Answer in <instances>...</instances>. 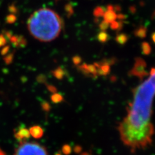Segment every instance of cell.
Here are the masks:
<instances>
[{
    "label": "cell",
    "instance_id": "21",
    "mask_svg": "<svg viewBox=\"0 0 155 155\" xmlns=\"http://www.w3.org/2000/svg\"><path fill=\"white\" fill-rule=\"evenodd\" d=\"M17 20V17L15 15V14H8V15L5 18V21L8 24H12L14 23H15Z\"/></svg>",
    "mask_w": 155,
    "mask_h": 155
},
{
    "label": "cell",
    "instance_id": "11",
    "mask_svg": "<svg viewBox=\"0 0 155 155\" xmlns=\"http://www.w3.org/2000/svg\"><path fill=\"white\" fill-rule=\"evenodd\" d=\"M52 74L56 79L61 80L64 78V76L65 74V71H64V69H63V68L58 67L56 69L53 70L52 71Z\"/></svg>",
    "mask_w": 155,
    "mask_h": 155
},
{
    "label": "cell",
    "instance_id": "18",
    "mask_svg": "<svg viewBox=\"0 0 155 155\" xmlns=\"http://www.w3.org/2000/svg\"><path fill=\"white\" fill-rule=\"evenodd\" d=\"M51 100L54 104H59L64 100V97L59 93H54L51 96Z\"/></svg>",
    "mask_w": 155,
    "mask_h": 155
},
{
    "label": "cell",
    "instance_id": "32",
    "mask_svg": "<svg viewBox=\"0 0 155 155\" xmlns=\"http://www.w3.org/2000/svg\"><path fill=\"white\" fill-rule=\"evenodd\" d=\"M7 43V39L3 35H0V47L5 46Z\"/></svg>",
    "mask_w": 155,
    "mask_h": 155
},
{
    "label": "cell",
    "instance_id": "29",
    "mask_svg": "<svg viewBox=\"0 0 155 155\" xmlns=\"http://www.w3.org/2000/svg\"><path fill=\"white\" fill-rule=\"evenodd\" d=\"M37 81L40 84H46L47 77L44 74H40L37 76Z\"/></svg>",
    "mask_w": 155,
    "mask_h": 155
},
{
    "label": "cell",
    "instance_id": "1",
    "mask_svg": "<svg viewBox=\"0 0 155 155\" xmlns=\"http://www.w3.org/2000/svg\"><path fill=\"white\" fill-rule=\"evenodd\" d=\"M155 86L149 78L133 89V100L127 107L124 120L136 129H142L151 123Z\"/></svg>",
    "mask_w": 155,
    "mask_h": 155
},
{
    "label": "cell",
    "instance_id": "2",
    "mask_svg": "<svg viewBox=\"0 0 155 155\" xmlns=\"http://www.w3.org/2000/svg\"><path fill=\"white\" fill-rule=\"evenodd\" d=\"M63 21L58 14L49 8H40L34 12L27 21L31 35L36 40L49 42L59 36Z\"/></svg>",
    "mask_w": 155,
    "mask_h": 155
},
{
    "label": "cell",
    "instance_id": "40",
    "mask_svg": "<svg viewBox=\"0 0 155 155\" xmlns=\"http://www.w3.org/2000/svg\"><path fill=\"white\" fill-rule=\"evenodd\" d=\"M80 155H92V154L88 152H84L83 153H81Z\"/></svg>",
    "mask_w": 155,
    "mask_h": 155
},
{
    "label": "cell",
    "instance_id": "12",
    "mask_svg": "<svg viewBox=\"0 0 155 155\" xmlns=\"http://www.w3.org/2000/svg\"><path fill=\"white\" fill-rule=\"evenodd\" d=\"M129 40V36L124 33H121L119 35H117V36L115 38V40L116 43H118V44L121 45H125L126 43Z\"/></svg>",
    "mask_w": 155,
    "mask_h": 155
},
{
    "label": "cell",
    "instance_id": "39",
    "mask_svg": "<svg viewBox=\"0 0 155 155\" xmlns=\"http://www.w3.org/2000/svg\"><path fill=\"white\" fill-rule=\"evenodd\" d=\"M151 38H152V40H153V42L155 43V32H154L152 34Z\"/></svg>",
    "mask_w": 155,
    "mask_h": 155
},
{
    "label": "cell",
    "instance_id": "43",
    "mask_svg": "<svg viewBox=\"0 0 155 155\" xmlns=\"http://www.w3.org/2000/svg\"><path fill=\"white\" fill-rule=\"evenodd\" d=\"M54 155H62L60 153H56Z\"/></svg>",
    "mask_w": 155,
    "mask_h": 155
},
{
    "label": "cell",
    "instance_id": "17",
    "mask_svg": "<svg viewBox=\"0 0 155 155\" xmlns=\"http://www.w3.org/2000/svg\"><path fill=\"white\" fill-rule=\"evenodd\" d=\"M105 14V8L102 7H96L93 11V15L96 18H99L100 17H104Z\"/></svg>",
    "mask_w": 155,
    "mask_h": 155
},
{
    "label": "cell",
    "instance_id": "8",
    "mask_svg": "<svg viewBox=\"0 0 155 155\" xmlns=\"http://www.w3.org/2000/svg\"><path fill=\"white\" fill-rule=\"evenodd\" d=\"M29 133L32 137L35 139H40L43 137V129L39 125H35L32 126L30 129H29Z\"/></svg>",
    "mask_w": 155,
    "mask_h": 155
},
{
    "label": "cell",
    "instance_id": "35",
    "mask_svg": "<svg viewBox=\"0 0 155 155\" xmlns=\"http://www.w3.org/2000/svg\"><path fill=\"white\" fill-rule=\"evenodd\" d=\"M127 18V16L123 14H118L117 15V17H116V18H118L120 21H124V19H125Z\"/></svg>",
    "mask_w": 155,
    "mask_h": 155
},
{
    "label": "cell",
    "instance_id": "5",
    "mask_svg": "<svg viewBox=\"0 0 155 155\" xmlns=\"http://www.w3.org/2000/svg\"><path fill=\"white\" fill-rule=\"evenodd\" d=\"M147 64L142 58L137 57L134 59V64L131 70L129 71V75L130 76H135L142 80L144 77L148 75L146 71Z\"/></svg>",
    "mask_w": 155,
    "mask_h": 155
},
{
    "label": "cell",
    "instance_id": "27",
    "mask_svg": "<svg viewBox=\"0 0 155 155\" xmlns=\"http://www.w3.org/2000/svg\"><path fill=\"white\" fill-rule=\"evenodd\" d=\"M8 11L9 12H11L12 14H16L18 12V10L16 6L14 4H12V5H11L8 6Z\"/></svg>",
    "mask_w": 155,
    "mask_h": 155
},
{
    "label": "cell",
    "instance_id": "7",
    "mask_svg": "<svg viewBox=\"0 0 155 155\" xmlns=\"http://www.w3.org/2000/svg\"><path fill=\"white\" fill-rule=\"evenodd\" d=\"M14 137L16 140L21 143L25 142L26 140L30 138L31 134L28 129L24 127H19L14 133Z\"/></svg>",
    "mask_w": 155,
    "mask_h": 155
},
{
    "label": "cell",
    "instance_id": "42",
    "mask_svg": "<svg viewBox=\"0 0 155 155\" xmlns=\"http://www.w3.org/2000/svg\"><path fill=\"white\" fill-rule=\"evenodd\" d=\"M153 18H155V11L153 14Z\"/></svg>",
    "mask_w": 155,
    "mask_h": 155
},
{
    "label": "cell",
    "instance_id": "41",
    "mask_svg": "<svg viewBox=\"0 0 155 155\" xmlns=\"http://www.w3.org/2000/svg\"><path fill=\"white\" fill-rule=\"evenodd\" d=\"M0 155H6L1 149H0Z\"/></svg>",
    "mask_w": 155,
    "mask_h": 155
},
{
    "label": "cell",
    "instance_id": "26",
    "mask_svg": "<svg viewBox=\"0 0 155 155\" xmlns=\"http://www.w3.org/2000/svg\"><path fill=\"white\" fill-rule=\"evenodd\" d=\"M72 62H73V64L76 66L80 65V64H81V61H82L81 58L80 56H78V55L72 57Z\"/></svg>",
    "mask_w": 155,
    "mask_h": 155
},
{
    "label": "cell",
    "instance_id": "38",
    "mask_svg": "<svg viewBox=\"0 0 155 155\" xmlns=\"http://www.w3.org/2000/svg\"><path fill=\"white\" fill-rule=\"evenodd\" d=\"M107 11H114V6L112 5H108L107 6Z\"/></svg>",
    "mask_w": 155,
    "mask_h": 155
},
{
    "label": "cell",
    "instance_id": "36",
    "mask_svg": "<svg viewBox=\"0 0 155 155\" xmlns=\"http://www.w3.org/2000/svg\"><path fill=\"white\" fill-rule=\"evenodd\" d=\"M121 11H122V7H121L120 5H116L114 6V11L116 12H121Z\"/></svg>",
    "mask_w": 155,
    "mask_h": 155
},
{
    "label": "cell",
    "instance_id": "28",
    "mask_svg": "<svg viewBox=\"0 0 155 155\" xmlns=\"http://www.w3.org/2000/svg\"><path fill=\"white\" fill-rule=\"evenodd\" d=\"M149 79L151 80V81L155 86V68H152L151 72H150V76Z\"/></svg>",
    "mask_w": 155,
    "mask_h": 155
},
{
    "label": "cell",
    "instance_id": "19",
    "mask_svg": "<svg viewBox=\"0 0 155 155\" xmlns=\"http://www.w3.org/2000/svg\"><path fill=\"white\" fill-rule=\"evenodd\" d=\"M65 11L67 14V16L70 18L71 16L73 15L74 14V8L73 6L72 5L71 3H67L65 5Z\"/></svg>",
    "mask_w": 155,
    "mask_h": 155
},
{
    "label": "cell",
    "instance_id": "6",
    "mask_svg": "<svg viewBox=\"0 0 155 155\" xmlns=\"http://www.w3.org/2000/svg\"><path fill=\"white\" fill-rule=\"evenodd\" d=\"M77 69L87 77L92 78H96L98 77L96 68L94 64H87L84 63L82 65L77 66Z\"/></svg>",
    "mask_w": 155,
    "mask_h": 155
},
{
    "label": "cell",
    "instance_id": "24",
    "mask_svg": "<svg viewBox=\"0 0 155 155\" xmlns=\"http://www.w3.org/2000/svg\"><path fill=\"white\" fill-rule=\"evenodd\" d=\"M41 106L42 109L44 111H45V112H48V111H49L51 109L50 104H48L47 101H42L41 104Z\"/></svg>",
    "mask_w": 155,
    "mask_h": 155
},
{
    "label": "cell",
    "instance_id": "15",
    "mask_svg": "<svg viewBox=\"0 0 155 155\" xmlns=\"http://www.w3.org/2000/svg\"><path fill=\"white\" fill-rule=\"evenodd\" d=\"M141 47H142V52L143 54L149 55L151 54V45H150L149 43H147L146 41L142 42V45H141Z\"/></svg>",
    "mask_w": 155,
    "mask_h": 155
},
{
    "label": "cell",
    "instance_id": "9",
    "mask_svg": "<svg viewBox=\"0 0 155 155\" xmlns=\"http://www.w3.org/2000/svg\"><path fill=\"white\" fill-rule=\"evenodd\" d=\"M147 32V27L141 25L139 27H138L136 30H134V35L135 36L143 39L146 37Z\"/></svg>",
    "mask_w": 155,
    "mask_h": 155
},
{
    "label": "cell",
    "instance_id": "25",
    "mask_svg": "<svg viewBox=\"0 0 155 155\" xmlns=\"http://www.w3.org/2000/svg\"><path fill=\"white\" fill-rule=\"evenodd\" d=\"M109 23L106 22V21H104V20L101 21V22L99 24V28H100V30H101V31H106L107 29V28H109Z\"/></svg>",
    "mask_w": 155,
    "mask_h": 155
},
{
    "label": "cell",
    "instance_id": "23",
    "mask_svg": "<svg viewBox=\"0 0 155 155\" xmlns=\"http://www.w3.org/2000/svg\"><path fill=\"white\" fill-rule=\"evenodd\" d=\"M61 151L65 155H69L72 152V147L69 144H65L63 145Z\"/></svg>",
    "mask_w": 155,
    "mask_h": 155
},
{
    "label": "cell",
    "instance_id": "37",
    "mask_svg": "<svg viewBox=\"0 0 155 155\" xmlns=\"http://www.w3.org/2000/svg\"><path fill=\"white\" fill-rule=\"evenodd\" d=\"M129 11L130 13L134 14L136 13V12H137V8H136L134 5H131L129 7Z\"/></svg>",
    "mask_w": 155,
    "mask_h": 155
},
{
    "label": "cell",
    "instance_id": "22",
    "mask_svg": "<svg viewBox=\"0 0 155 155\" xmlns=\"http://www.w3.org/2000/svg\"><path fill=\"white\" fill-rule=\"evenodd\" d=\"M14 51L12 53H10V54H8V55H6L3 58V60L7 65L11 64L12 62L14 59Z\"/></svg>",
    "mask_w": 155,
    "mask_h": 155
},
{
    "label": "cell",
    "instance_id": "16",
    "mask_svg": "<svg viewBox=\"0 0 155 155\" xmlns=\"http://www.w3.org/2000/svg\"><path fill=\"white\" fill-rule=\"evenodd\" d=\"M97 39L100 43H106L109 40V36L107 33L105 31H101L99 32L98 35V36H97Z\"/></svg>",
    "mask_w": 155,
    "mask_h": 155
},
{
    "label": "cell",
    "instance_id": "13",
    "mask_svg": "<svg viewBox=\"0 0 155 155\" xmlns=\"http://www.w3.org/2000/svg\"><path fill=\"white\" fill-rule=\"evenodd\" d=\"M124 26V21H114L110 23V27L112 30L120 31L123 28Z\"/></svg>",
    "mask_w": 155,
    "mask_h": 155
},
{
    "label": "cell",
    "instance_id": "31",
    "mask_svg": "<svg viewBox=\"0 0 155 155\" xmlns=\"http://www.w3.org/2000/svg\"><path fill=\"white\" fill-rule=\"evenodd\" d=\"M10 48H10V46H9V45L4 46V47L2 48V51H1V54H2V56H6V55L8 54V52H9Z\"/></svg>",
    "mask_w": 155,
    "mask_h": 155
},
{
    "label": "cell",
    "instance_id": "34",
    "mask_svg": "<svg viewBox=\"0 0 155 155\" xmlns=\"http://www.w3.org/2000/svg\"><path fill=\"white\" fill-rule=\"evenodd\" d=\"M3 34L5 36V38L8 39V40H10L11 38L13 36L12 33L11 31H3Z\"/></svg>",
    "mask_w": 155,
    "mask_h": 155
},
{
    "label": "cell",
    "instance_id": "10",
    "mask_svg": "<svg viewBox=\"0 0 155 155\" xmlns=\"http://www.w3.org/2000/svg\"><path fill=\"white\" fill-rule=\"evenodd\" d=\"M116 17H117V15L114 11H107L105 12L104 15V21L109 23L115 21Z\"/></svg>",
    "mask_w": 155,
    "mask_h": 155
},
{
    "label": "cell",
    "instance_id": "4",
    "mask_svg": "<svg viewBox=\"0 0 155 155\" xmlns=\"http://www.w3.org/2000/svg\"><path fill=\"white\" fill-rule=\"evenodd\" d=\"M14 155H48L46 148L37 142L20 143Z\"/></svg>",
    "mask_w": 155,
    "mask_h": 155
},
{
    "label": "cell",
    "instance_id": "30",
    "mask_svg": "<svg viewBox=\"0 0 155 155\" xmlns=\"http://www.w3.org/2000/svg\"><path fill=\"white\" fill-rule=\"evenodd\" d=\"M45 85H46V87H47V89L51 93H53V94H54V93H57V88L56 87H55V86H54V85H49V84H45Z\"/></svg>",
    "mask_w": 155,
    "mask_h": 155
},
{
    "label": "cell",
    "instance_id": "33",
    "mask_svg": "<svg viewBox=\"0 0 155 155\" xmlns=\"http://www.w3.org/2000/svg\"><path fill=\"white\" fill-rule=\"evenodd\" d=\"M82 149H82L81 146H80V145H76L74 146V147L73 149V151L75 153L79 154L82 151Z\"/></svg>",
    "mask_w": 155,
    "mask_h": 155
},
{
    "label": "cell",
    "instance_id": "14",
    "mask_svg": "<svg viewBox=\"0 0 155 155\" xmlns=\"http://www.w3.org/2000/svg\"><path fill=\"white\" fill-rule=\"evenodd\" d=\"M116 61H117V59L115 57H113L110 58H104L102 60L98 63L100 65H107L111 66L115 64Z\"/></svg>",
    "mask_w": 155,
    "mask_h": 155
},
{
    "label": "cell",
    "instance_id": "3",
    "mask_svg": "<svg viewBox=\"0 0 155 155\" xmlns=\"http://www.w3.org/2000/svg\"><path fill=\"white\" fill-rule=\"evenodd\" d=\"M118 129L122 142L132 153L137 149H144L152 143L154 127L151 123L142 129H136L123 120L119 124Z\"/></svg>",
    "mask_w": 155,
    "mask_h": 155
},
{
    "label": "cell",
    "instance_id": "20",
    "mask_svg": "<svg viewBox=\"0 0 155 155\" xmlns=\"http://www.w3.org/2000/svg\"><path fill=\"white\" fill-rule=\"evenodd\" d=\"M27 45V40L23 36H18V40L16 47H25Z\"/></svg>",
    "mask_w": 155,
    "mask_h": 155
},
{
    "label": "cell",
    "instance_id": "44",
    "mask_svg": "<svg viewBox=\"0 0 155 155\" xmlns=\"http://www.w3.org/2000/svg\"><path fill=\"white\" fill-rule=\"evenodd\" d=\"M56 1H58V0H56Z\"/></svg>",
    "mask_w": 155,
    "mask_h": 155
}]
</instances>
